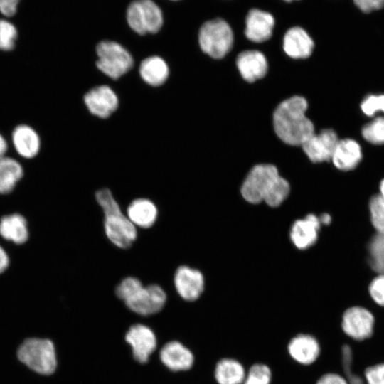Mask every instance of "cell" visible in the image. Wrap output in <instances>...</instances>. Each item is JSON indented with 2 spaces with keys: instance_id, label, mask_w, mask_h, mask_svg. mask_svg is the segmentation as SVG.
<instances>
[{
  "instance_id": "obj_1",
  "label": "cell",
  "mask_w": 384,
  "mask_h": 384,
  "mask_svg": "<svg viewBox=\"0 0 384 384\" xmlns=\"http://www.w3.org/2000/svg\"><path fill=\"white\" fill-rule=\"evenodd\" d=\"M289 184L272 164L255 166L241 188L243 198L252 203L265 201L272 207L279 206L289 193Z\"/></svg>"
},
{
  "instance_id": "obj_2",
  "label": "cell",
  "mask_w": 384,
  "mask_h": 384,
  "mask_svg": "<svg viewBox=\"0 0 384 384\" xmlns=\"http://www.w3.org/2000/svg\"><path fill=\"white\" fill-rule=\"evenodd\" d=\"M307 102L301 96H293L276 108L273 122L277 135L284 142L302 146L314 134L312 122L305 116Z\"/></svg>"
},
{
  "instance_id": "obj_3",
  "label": "cell",
  "mask_w": 384,
  "mask_h": 384,
  "mask_svg": "<svg viewBox=\"0 0 384 384\" xmlns=\"http://www.w3.org/2000/svg\"><path fill=\"white\" fill-rule=\"evenodd\" d=\"M97 202L104 213V228L106 236L115 246L127 249L137 237L134 225L125 215L112 192L102 188L95 193Z\"/></svg>"
},
{
  "instance_id": "obj_4",
  "label": "cell",
  "mask_w": 384,
  "mask_h": 384,
  "mask_svg": "<svg viewBox=\"0 0 384 384\" xmlns=\"http://www.w3.org/2000/svg\"><path fill=\"white\" fill-rule=\"evenodd\" d=\"M17 356L22 363L40 374L50 375L56 368L55 348L48 339L25 340L18 348Z\"/></svg>"
},
{
  "instance_id": "obj_5",
  "label": "cell",
  "mask_w": 384,
  "mask_h": 384,
  "mask_svg": "<svg viewBox=\"0 0 384 384\" xmlns=\"http://www.w3.org/2000/svg\"><path fill=\"white\" fill-rule=\"evenodd\" d=\"M198 41L205 53L213 58H221L232 48L233 33L225 21L215 18L202 25L199 31Z\"/></svg>"
},
{
  "instance_id": "obj_6",
  "label": "cell",
  "mask_w": 384,
  "mask_h": 384,
  "mask_svg": "<svg viewBox=\"0 0 384 384\" xmlns=\"http://www.w3.org/2000/svg\"><path fill=\"white\" fill-rule=\"evenodd\" d=\"M96 51L98 56L97 67L112 79L119 78L133 65L131 54L117 42L102 41L97 44Z\"/></svg>"
},
{
  "instance_id": "obj_7",
  "label": "cell",
  "mask_w": 384,
  "mask_h": 384,
  "mask_svg": "<svg viewBox=\"0 0 384 384\" xmlns=\"http://www.w3.org/2000/svg\"><path fill=\"white\" fill-rule=\"evenodd\" d=\"M127 20L134 31L144 35L158 32L164 19L161 9L152 0H134L127 7Z\"/></svg>"
},
{
  "instance_id": "obj_8",
  "label": "cell",
  "mask_w": 384,
  "mask_h": 384,
  "mask_svg": "<svg viewBox=\"0 0 384 384\" xmlns=\"http://www.w3.org/2000/svg\"><path fill=\"white\" fill-rule=\"evenodd\" d=\"M166 294L158 284L143 286L124 302L132 311L142 316H149L160 311L165 305Z\"/></svg>"
},
{
  "instance_id": "obj_9",
  "label": "cell",
  "mask_w": 384,
  "mask_h": 384,
  "mask_svg": "<svg viewBox=\"0 0 384 384\" xmlns=\"http://www.w3.org/2000/svg\"><path fill=\"white\" fill-rule=\"evenodd\" d=\"M374 316L367 309L352 306L344 312L342 318V329L350 337L356 340L367 338L373 334Z\"/></svg>"
},
{
  "instance_id": "obj_10",
  "label": "cell",
  "mask_w": 384,
  "mask_h": 384,
  "mask_svg": "<svg viewBox=\"0 0 384 384\" xmlns=\"http://www.w3.org/2000/svg\"><path fill=\"white\" fill-rule=\"evenodd\" d=\"M175 289L184 300L192 302L199 298L204 289L202 273L186 265L177 268L174 277Z\"/></svg>"
},
{
  "instance_id": "obj_11",
  "label": "cell",
  "mask_w": 384,
  "mask_h": 384,
  "mask_svg": "<svg viewBox=\"0 0 384 384\" xmlns=\"http://www.w3.org/2000/svg\"><path fill=\"white\" fill-rule=\"evenodd\" d=\"M338 142L336 133L331 129L322 130L311 135L302 145V149L313 162H322L331 159Z\"/></svg>"
},
{
  "instance_id": "obj_12",
  "label": "cell",
  "mask_w": 384,
  "mask_h": 384,
  "mask_svg": "<svg viewBox=\"0 0 384 384\" xmlns=\"http://www.w3.org/2000/svg\"><path fill=\"white\" fill-rule=\"evenodd\" d=\"M84 101L88 110L100 118H107L118 107V97L114 92L107 85L95 87L88 91Z\"/></svg>"
},
{
  "instance_id": "obj_13",
  "label": "cell",
  "mask_w": 384,
  "mask_h": 384,
  "mask_svg": "<svg viewBox=\"0 0 384 384\" xmlns=\"http://www.w3.org/2000/svg\"><path fill=\"white\" fill-rule=\"evenodd\" d=\"M126 341L132 347L134 358L140 363L146 362L156 346L154 332L143 324L132 326L126 334Z\"/></svg>"
},
{
  "instance_id": "obj_14",
  "label": "cell",
  "mask_w": 384,
  "mask_h": 384,
  "mask_svg": "<svg viewBox=\"0 0 384 384\" xmlns=\"http://www.w3.org/2000/svg\"><path fill=\"white\" fill-rule=\"evenodd\" d=\"M245 23L246 37L253 42L261 43L271 37L274 19L270 13L254 9L247 14Z\"/></svg>"
},
{
  "instance_id": "obj_15",
  "label": "cell",
  "mask_w": 384,
  "mask_h": 384,
  "mask_svg": "<svg viewBox=\"0 0 384 384\" xmlns=\"http://www.w3.org/2000/svg\"><path fill=\"white\" fill-rule=\"evenodd\" d=\"M236 64L242 78L252 82L263 78L267 71L265 55L257 50H246L240 53Z\"/></svg>"
},
{
  "instance_id": "obj_16",
  "label": "cell",
  "mask_w": 384,
  "mask_h": 384,
  "mask_svg": "<svg viewBox=\"0 0 384 384\" xmlns=\"http://www.w3.org/2000/svg\"><path fill=\"white\" fill-rule=\"evenodd\" d=\"M363 154L360 144L351 139L338 140L331 160L334 166L344 171L355 169L361 161Z\"/></svg>"
},
{
  "instance_id": "obj_17",
  "label": "cell",
  "mask_w": 384,
  "mask_h": 384,
  "mask_svg": "<svg viewBox=\"0 0 384 384\" xmlns=\"http://www.w3.org/2000/svg\"><path fill=\"white\" fill-rule=\"evenodd\" d=\"M320 225L319 218L314 214H309L305 218L295 221L290 233L294 245L301 250L311 246L317 240Z\"/></svg>"
},
{
  "instance_id": "obj_18",
  "label": "cell",
  "mask_w": 384,
  "mask_h": 384,
  "mask_svg": "<svg viewBox=\"0 0 384 384\" xmlns=\"http://www.w3.org/2000/svg\"><path fill=\"white\" fill-rule=\"evenodd\" d=\"M283 48L291 58H306L311 54L314 42L303 28L293 27L284 35Z\"/></svg>"
},
{
  "instance_id": "obj_19",
  "label": "cell",
  "mask_w": 384,
  "mask_h": 384,
  "mask_svg": "<svg viewBox=\"0 0 384 384\" xmlns=\"http://www.w3.org/2000/svg\"><path fill=\"white\" fill-rule=\"evenodd\" d=\"M163 363L171 370L189 369L193 363L192 353L178 341H171L164 345L160 352Z\"/></svg>"
},
{
  "instance_id": "obj_20",
  "label": "cell",
  "mask_w": 384,
  "mask_h": 384,
  "mask_svg": "<svg viewBox=\"0 0 384 384\" xmlns=\"http://www.w3.org/2000/svg\"><path fill=\"white\" fill-rule=\"evenodd\" d=\"M127 216L135 227L149 228L157 219V207L148 198H136L128 206Z\"/></svg>"
},
{
  "instance_id": "obj_21",
  "label": "cell",
  "mask_w": 384,
  "mask_h": 384,
  "mask_svg": "<svg viewBox=\"0 0 384 384\" xmlns=\"http://www.w3.org/2000/svg\"><path fill=\"white\" fill-rule=\"evenodd\" d=\"M12 142L16 152L26 159L36 156L40 150V137L37 132L28 125H18L14 129Z\"/></svg>"
},
{
  "instance_id": "obj_22",
  "label": "cell",
  "mask_w": 384,
  "mask_h": 384,
  "mask_svg": "<svg viewBox=\"0 0 384 384\" xmlns=\"http://www.w3.org/2000/svg\"><path fill=\"white\" fill-rule=\"evenodd\" d=\"M290 356L297 362L308 365L319 356L320 348L317 341L309 335H299L288 346Z\"/></svg>"
},
{
  "instance_id": "obj_23",
  "label": "cell",
  "mask_w": 384,
  "mask_h": 384,
  "mask_svg": "<svg viewBox=\"0 0 384 384\" xmlns=\"http://www.w3.org/2000/svg\"><path fill=\"white\" fill-rule=\"evenodd\" d=\"M0 235L9 241L21 245L28 238V229L25 218L18 213L2 217L0 220Z\"/></svg>"
},
{
  "instance_id": "obj_24",
  "label": "cell",
  "mask_w": 384,
  "mask_h": 384,
  "mask_svg": "<svg viewBox=\"0 0 384 384\" xmlns=\"http://www.w3.org/2000/svg\"><path fill=\"white\" fill-rule=\"evenodd\" d=\"M169 69L166 63L159 56L144 59L139 66L142 80L151 86H159L168 78Z\"/></svg>"
},
{
  "instance_id": "obj_25",
  "label": "cell",
  "mask_w": 384,
  "mask_h": 384,
  "mask_svg": "<svg viewBox=\"0 0 384 384\" xmlns=\"http://www.w3.org/2000/svg\"><path fill=\"white\" fill-rule=\"evenodd\" d=\"M23 175V167L18 161L10 157L1 158L0 194L11 192Z\"/></svg>"
},
{
  "instance_id": "obj_26",
  "label": "cell",
  "mask_w": 384,
  "mask_h": 384,
  "mask_svg": "<svg viewBox=\"0 0 384 384\" xmlns=\"http://www.w3.org/2000/svg\"><path fill=\"white\" fill-rule=\"evenodd\" d=\"M215 375L219 384H241L245 380V370L238 361L225 358L218 363Z\"/></svg>"
},
{
  "instance_id": "obj_27",
  "label": "cell",
  "mask_w": 384,
  "mask_h": 384,
  "mask_svg": "<svg viewBox=\"0 0 384 384\" xmlns=\"http://www.w3.org/2000/svg\"><path fill=\"white\" fill-rule=\"evenodd\" d=\"M368 208L371 226L376 234L384 235V197L380 193L371 196Z\"/></svg>"
},
{
  "instance_id": "obj_28",
  "label": "cell",
  "mask_w": 384,
  "mask_h": 384,
  "mask_svg": "<svg viewBox=\"0 0 384 384\" xmlns=\"http://www.w3.org/2000/svg\"><path fill=\"white\" fill-rule=\"evenodd\" d=\"M361 134L363 139L370 144H384V117H376L366 124Z\"/></svg>"
},
{
  "instance_id": "obj_29",
  "label": "cell",
  "mask_w": 384,
  "mask_h": 384,
  "mask_svg": "<svg viewBox=\"0 0 384 384\" xmlns=\"http://www.w3.org/2000/svg\"><path fill=\"white\" fill-rule=\"evenodd\" d=\"M143 286L138 278L127 277L116 287L115 294L119 299L124 302Z\"/></svg>"
},
{
  "instance_id": "obj_30",
  "label": "cell",
  "mask_w": 384,
  "mask_h": 384,
  "mask_svg": "<svg viewBox=\"0 0 384 384\" xmlns=\"http://www.w3.org/2000/svg\"><path fill=\"white\" fill-rule=\"evenodd\" d=\"M17 38L15 26L6 20H0V50H10L14 48Z\"/></svg>"
},
{
  "instance_id": "obj_31",
  "label": "cell",
  "mask_w": 384,
  "mask_h": 384,
  "mask_svg": "<svg viewBox=\"0 0 384 384\" xmlns=\"http://www.w3.org/2000/svg\"><path fill=\"white\" fill-rule=\"evenodd\" d=\"M270 369L264 364H255L250 368L244 384H270Z\"/></svg>"
},
{
  "instance_id": "obj_32",
  "label": "cell",
  "mask_w": 384,
  "mask_h": 384,
  "mask_svg": "<svg viewBox=\"0 0 384 384\" xmlns=\"http://www.w3.org/2000/svg\"><path fill=\"white\" fill-rule=\"evenodd\" d=\"M361 109L368 117L374 116L378 111L384 112V94L366 96L361 103Z\"/></svg>"
},
{
  "instance_id": "obj_33",
  "label": "cell",
  "mask_w": 384,
  "mask_h": 384,
  "mask_svg": "<svg viewBox=\"0 0 384 384\" xmlns=\"http://www.w3.org/2000/svg\"><path fill=\"white\" fill-rule=\"evenodd\" d=\"M368 292L376 304L384 306V274H378L370 281Z\"/></svg>"
},
{
  "instance_id": "obj_34",
  "label": "cell",
  "mask_w": 384,
  "mask_h": 384,
  "mask_svg": "<svg viewBox=\"0 0 384 384\" xmlns=\"http://www.w3.org/2000/svg\"><path fill=\"white\" fill-rule=\"evenodd\" d=\"M365 375L368 384H384V364L368 368Z\"/></svg>"
},
{
  "instance_id": "obj_35",
  "label": "cell",
  "mask_w": 384,
  "mask_h": 384,
  "mask_svg": "<svg viewBox=\"0 0 384 384\" xmlns=\"http://www.w3.org/2000/svg\"><path fill=\"white\" fill-rule=\"evenodd\" d=\"M353 2L363 13H370L384 8V0H353Z\"/></svg>"
},
{
  "instance_id": "obj_36",
  "label": "cell",
  "mask_w": 384,
  "mask_h": 384,
  "mask_svg": "<svg viewBox=\"0 0 384 384\" xmlns=\"http://www.w3.org/2000/svg\"><path fill=\"white\" fill-rule=\"evenodd\" d=\"M19 0H0V12L6 16L14 15Z\"/></svg>"
},
{
  "instance_id": "obj_37",
  "label": "cell",
  "mask_w": 384,
  "mask_h": 384,
  "mask_svg": "<svg viewBox=\"0 0 384 384\" xmlns=\"http://www.w3.org/2000/svg\"><path fill=\"white\" fill-rule=\"evenodd\" d=\"M316 384H347V382L337 374L329 373L323 375Z\"/></svg>"
},
{
  "instance_id": "obj_38",
  "label": "cell",
  "mask_w": 384,
  "mask_h": 384,
  "mask_svg": "<svg viewBox=\"0 0 384 384\" xmlns=\"http://www.w3.org/2000/svg\"><path fill=\"white\" fill-rule=\"evenodd\" d=\"M9 258L4 249L0 246V274L3 273L8 267Z\"/></svg>"
},
{
  "instance_id": "obj_39",
  "label": "cell",
  "mask_w": 384,
  "mask_h": 384,
  "mask_svg": "<svg viewBox=\"0 0 384 384\" xmlns=\"http://www.w3.org/2000/svg\"><path fill=\"white\" fill-rule=\"evenodd\" d=\"M7 143L4 137L0 134V159L4 156L7 151Z\"/></svg>"
},
{
  "instance_id": "obj_40",
  "label": "cell",
  "mask_w": 384,
  "mask_h": 384,
  "mask_svg": "<svg viewBox=\"0 0 384 384\" xmlns=\"http://www.w3.org/2000/svg\"><path fill=\"white\" fill-rule=\"evenodd\" d=\"M319 220L321 223L329 224L331 223V216L329 214L324 213L319 218Z\"/></svg>"
},
{
  "instance_id": "obj_41",
  "label": "cell",
  "mask_w": 384,
  "mask_h": 384,
  "mask_svg": "<svg viewBox=\"0 0 384 384\" xmlns=\"http://www.w3.org/2000/svg\"><path fill=\"white\" fill-rule=\"evenodd\" d=\"M381 196L384 197V178L381 180L379 184V193Z\"/></svg>"
},
{
  "instance_id": "obj_42",
  "label": "cell",
  "mask_w": 384,
  "mask_h": 384,
  "mask_svg": "<svg viewBox=\"0 0 384 384\" xmlns=\"http://www.w3.org/2000/svg\"><path fill=\"white\" fill-rule=\"evenodd\" d=\"M285 1H292V0H285Z\"/></svg>"
},
{
  "instance_id": "obj_43",
  "label": "cell",
  "mask_w": 384,
  "mask_h": 384,
  "mask_svg": "<svg viewBox=\"0 0 384 384\" xmlns=\"http://www.w3.org/2000/svg\"><path fill=\"white\" fill-rule=\"evenodd\" d=\"M173 1H176V0H173Z\"/></svg>"
}]
</instances>
